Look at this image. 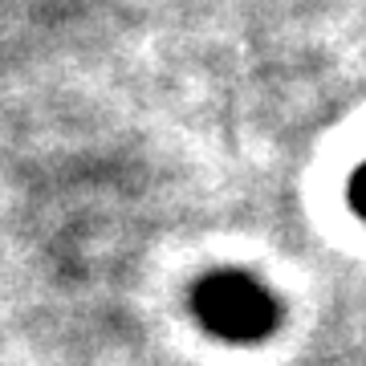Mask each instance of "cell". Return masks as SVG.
Wrapping results in <instances>:
<instances>
[{
	"label": "cell",
	"instance_id": "cell-1",
	"mask_svg": "<svg viewBox=\"0 0 366 366\" xmlns=\"http://www.w3.org/2000/svg\"><path fill=\"white\" fill-rule=\"evenodd\" d=\"M196 317L224 342H257L273 334L277 317V297L249 273H212L196 285Z\"/></svg>",
	"mask_w": 366,
	"mask_h": 366
},
{
	"label": "cell",
	"instance_id": "cell-2",
	"mask_svg": "<svg viewBox=\"0 0 366 366\" xmlns=\"http://www.w3.org/2000/svg\"><path fill=\"white\" fill-rule=\"evenodd\" d=\"M350 208L366 220V163L354 171V179H350Z\"/></svg>",
	"mask_w": 366,
	"mask_h": 366
}]
</instances>
